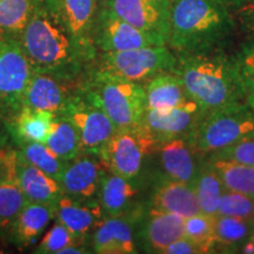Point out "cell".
<instances>
[{
	"label": "cell",
	"mask_w": 254,
	"mask_h": 254,
	"mask_svg": "<svg viewBox=\"0 0 254 254\" xmlns=\"http://www.w3.org/2000/svg\"><path fill=\"white\" fill-rule=\"evenodd\" d=\"M205 112L195 101L189 100L166 112L146 110L140 125L144 126L159 144L177 136L189 135L194 132Z\"/></svg>",
	"instance_id": "5bb4252c"
},
{
	"label": "cell",
	"mask_w": 254,
	"mask_h": 254,
	"mask_svg": "<svg viewBox=\"0 0 254 254\" xmlns=\"http://www.w3.org/2000/svg\"><path fill=\"white\" fill-rule=\"evenodd\" d=\"M163 254H200V251L192 241L183 237L167 246Z\"/></svg>",
	"instance_id": "f35d334b"
},
{
	"label": "cell",
	"mask_w": 254,
	"mask_h": 254,
	"mask_svg": "<svg viewBox=\"0 0 254 254\" xmlns=\"http://www.w3.org/2000/svg\"><path fill=\"white\" fill-rule=\"evenodd\" d=\"M46 146L63 160L69 161L82 153L77 129L68 120L56 116Z\"/></svg>",
	"instance_id": "4dcf8cb0"
},
{
	"label": "cell",
	"mask_w": 254,
	"mask_h": 254,
	"mask_svg": "<svg viewBox=\"0 0 254 254\" xmlns=\"http://www.w3.org/2000/svg\"><path fill=\"white\" fill-rule=\"evenodd\" d=\"M55 218V205L28 201L18 214L7 237L19 249H25L38 239Z\"/></svg>",
	"instance_id": "603a6c76"
},
{
	"label": "cell",
	"mask_w": 254,
	"mask_h": 254,
	"mask_svg": "<svg viewBox=\"0 0 254 254\" xmlns=\"http://www.w3.org/2000/svg\"><path fill=\"white\" fill-rule=\"evenodd\" d=\"M58 116L68 120L77 129L82 153L97 155L117 131L109 117L85 99L80 91Z\"/></svg>",
	"instance_id": "30bf717a"
},
{
	"label": "cell",
	"mask_w": 254,
	"mask_h": 254,
	"mask_svg": "<svg viewBox=\"0 0 254 254\" xmlns=\"http://www.w3.org/2000/svg\"><path fill=\"white\" fill-rule=\"evenodd\" d=\"M18 174L24 194L30 202L56 205L64 194L58 180L28 163L20 152L18 158Z\"/></svg>",
	"instance_id": "d4e9b609"
},
{
	"label": "cell",
	"mask_w": 254,
	"mask_h": 254,
	"mask_svg": "<svg viewBox=\"0 0 254 254\" xmlns=\"http://www.w3.org/2000/svg\"><path fill=\"white\" fill-rule=\"evenodd\" d=\"M192 185L194 187L200 212L208 215L217 214L225 186L217 170L212 166L207 158H205L200 165Z\"/></svg>",
	"instance_id": "484cf974"
},
{
	"label": "cell",
	"mask_w": 254,
	"mask_h": 254,
	"mask_svg": "<svg viewBox=\"0 0 254 254\" xmlns=\"http://www.w3.org/2000/svg\"><path fill=\"white\" fill-rule=\"evenodd\" d=\"M185 238L198 247L200 254L215 253V233L213 215L200 213L185 218Z\"/></svg>",
	"instance_id": "1f68e13d"
},
{
	"label": "cell",
	"mask_w": 254,
	"mask_h": 254,
	"mask_svg": "<svg viewBox=\"0 0 254 254\" xmlns=\"http://www.w3.org/2000/svg\"><path fill=\"white\" fill-rule=\"evenodd\" d=\"M133 26L166 40L173 0H101Z\"/></svg>",
	"instance_id": "4fadbf2b"
},
{
	"label": "cell",
	"mask_w": 254,
	"mask_h": 254,
	"mask_svg": "<svg viewBox=\"0 0 254 254\" xmlns=\"http://www.w3.org/2000/svg\"><path fill=\"white\" fill-rule=\"evenodd\" d=\"M33 69L17 41L0 38V109H21V98Z\"/></svg>",
	"instance_id": "8fae6325"
},
{
	"label": "cell",
	"mask_w": 254,
	"mask_h": 254,
	"mask_svg": "<svg viewBox=\"0 0 254 254\" xmlns=\"http://www.w3.org/2000/svg\"><path fill=\"white\" fill-rule=\"evenodd\" d=\"M253 135L254 110L244 100L206 113L193 132V140L206 158Z\"/></svg>",
	"instance_id": "5b68a950"
},
{
	"label": "cell",
	"mask_w": 254,
	"mask_h": 254,
	"mask_svg": "<svg viewBox=\"0 0 254 254\" xmlns=\"http://www.w3.org/2000/svg\"><path fill=\"white\" fill-rule=\"evenodd\" d=\"M155 153L159 155L164 174L192 185L201 165L198 161L200 153L194 145L193 133L160 142Z\"/></svg>",
	"instance_id": "d6986e66"
},
{
	"label": "cell",
	"mask_w": 254,
	"mask_h": 254,
	"mask_svg": "<svg viewBox=\"0 0 254 254\" xmlns=\"http://www.w3.org/2000/svg\"><path fill=\"white\" fill-rule=\"evenodd\" d=\"M18 158V151H0V237L8 236L18 214L28 202L19 182Z\"/></svg>",
	"instance_id": "2e32d148"
},
{
	"label": "cell",
	"mask_w": 254,
	"mask_h": 254,
	"mask_svg": "<svg viewBox=\"0 0 254 254\" xmlns=\"http://www.w3.org/2000/svg\"><path fill=\"white\" fill-rule=\"evenodd\" d=\"M92 39L98 53L167 45L166 40L163 38L142 31L124 20L112 9L104 5L103 1H100L95 14Z\"/></svg>",
	"instance_id": "ba28073f"
},
{
	"label": "cell",
	"mask_w": 254,
	"mask_h": 254,
	"mask_svg": "<svg viewBox=\"0 0 254 254\" xmlns=\"http://www.w3.org/2000/svg\"><path fill=\"white\" fill-rule=\"evenodd\" d=\"M146 110L166 112L192 100L187 94L183 81L174 72L155 75L144 84Z\"/></svg>",
	"instance_id": "cb8c5ba5"
},
{
	"label": "cell",
	"mask_w": 254,
	"mask_h": 254,
	"mask_svg": "<svg viewBox=\"0 0 254 254\" xmlns=\"http://www.w3.org/2000/svg\"><path fill=\"white\" fill-rule=\"evenodd\" d=\"M37 0H0V38L19 41Z\"/></svg>",
	"instance_id": "83f0119b"
},
{
	"label": "cell",
	"mask_w": 254,
	"mask_h": 254,
	"mask_svg": "<svg viewBox=\"0 0 254 254\" xmlns=\"http://www.w3.org/2000/svg\"><path fill=\"white\" fill-rule=\"evenodd\" d=\"M55 114L43 110L21 107L18 111L14 128L18 138L24 142H44L45 144L52 131Z\"/></svg>",
	"instance_id": "f1b7e54d"
},
{
	"label": "cell",
	"mask_w": 254,
	"mask_h": 254,
	"mask_svg": "<svg viewBox=\"0 0 254 254\" xmlns=\"http://www.w3.org/2000/svg\"><path fill=\"white\" fill-rule=\"evenodd\" d=\"M217 214L251 220L254 217V199L225 187Z\"/></svg>",
	"instance_id": "e575fe53"
},
{
	"label": "cell",
	"mask_w": 254,
	"mask_h": 254,
	"mask_svg": "<svg viewBox=\"0 0 254 254\" xmlns=\"http://www.w3.org/2000/svg\"><path fill=\"white\" fill-rule=\"evenodd\" d=\"M236 15L243 30L250 37L254 38V0H250L246 5L238 9Z\"/></svg>",
	"instance_id": "74e56055"
},
{
	"label": "cell",
	"mask_w": 254,
	"mask_h": 254,
	"mask_svg": "<svg viewBox=\"0 0 254 254\" xmlns=\"http://www.w3.org/2000/svg\"><path fill=\"white\" fill-rule=\"evenodd\" d=\"M101 0H46L84 64L97 57L92 30Z\"/></svg>",
	"instance_id": "9c48e42d"
},
{
	"label": "cell",
	"mask_w": 254,
	"mask_h": 254,
	"mask_svg": "<svg viewBox=\"0 0 254 254\" xmlns=\"http://www.w3.org/2000/svg\"><path fill=\"white\" fill-rule=\"evenodd\" d=\"M246 101L249 103L250 106L254 110V95H249V97L246 98Z\"/></svg>",
	"instance_id": "b9f144b4"
},
{
	"label": "cell",
	"mask_w": 254,
	"mask_h": 254,
	"mask_svg": "<svg viewBox=\"0 0 254 254\" xmlns=\"http://www.w3.org/2000/svg\"><path fill=\"white\" fill-rule=\"evenodd\" d=\"M215 252L239 253L240 247L252 234V225L247 219L215 214Z\"/></svg>",
	"instance_id": "4316f807"
},
{
	"label": "cell",
	"mask_w": 254,
	"mask_h": 254,
	"mask_svg": "<svg viewBox=\"0 0 254 254\" xmlns=\"http://www.w3.org/2000/svg\"><path fill=\"white\" fill-rule=\"evenodd\" d=\"M218 1L226 6L232 13H236L238 9L243 7L244 5H246L250 0H218Z\"/></svg>",
	"instance_id": "ab89813d"
},
{
	"label": "cell",
	"mask_w": 254,
	"mask_h": 254,
	"mask_svg": "<svg viewBox=\"0 0 254 254\" xmlns=\"http://www.w3.org/2000/svg\"><path fill=\"white\" fill-rule=\"evenodd\" d=\"M159 142L140 124L117 129L97 157L105 170L127 179H136L146 157L157 152Z\"/></svg>",
	"instance_id": "52a82bcc"
},
{
	"label": "cell",
	"mask_w": 254,
	"mask_h": 254,
	"mask_svg": "<svg viewBox=\"0 0 254 254\" xmlns=\"http://www.w3.org/2000/svg\"><path fill=\"white\" fill-rule=\"evenodd\" d=\"M236 26L233 13L218 0H173L167 46L176 55L222 49Z\"/></svg>",
	"instance_id": "7a4b0ae2"
},
{
	"label": "cell",
	"mask_w": 254,
	"mask_h": 254,
	"mask_svg": "<svg viewBox=\"0 0 254 254\" xmlns=\"http://www.w3.org/2000/svg\"><path fill=\"white\" fill-rule=\"evenodd\" d=\"M239 253L254 254V236L253 234H251V237L245 241V244L240 247Z\"/></svg>",
	"instance_id": "60d3db41"
},
{
	"label": "cell",
	"mask_w": 254,
	"mask_h": 254,
	"mask_svg": "<svg viewBox=\"0 0 254 254\" xmlns=\"http://www.w3.org/2000/svg\"><path fill=\"white\" fill-rule=\"evenodd\" d=\"M80 92L109 117L117 129L139 125L145 114L146 92L140 82L92 71Z\"/></svg>",
	"instance_id": "277c9868"
},
{
	"label": "cell",
	"mask_w": 254,
	"mask_h": 254,
	"mask_svg": "<svg viewBox=\"0 0 254 254\" xmlns=\"http://www.w3.org/2000/svg\"><path fill=\"white\" fill-rule=\"evenodd\" d=\"M86 241L87 239L77 238L64 225L57 222L43 237L34 252L38 254H59L65 247L75 244H85Z\"/></svg>",
	"instance_id": "836d02e7"
},
{
	"label": "cell",
	"mask_w": 254,
	"mask_h": 254,
	"mask_svg": "<svg viewBox=\"0 0 254 254\" xmlns=\"http://www.w3.org/2000/svg\"><path fill=\"white\" fill-rule=\"evenodd\" d=\"M105 167L95 154L81 153L67 161L59 178L64 194L79 200H95Z\"/></svg>",
	"instance_id": "e0dca14e"
},
{
	"label": "cell",
	"mask_w": 254,
	"mask_h": 254,
	"mask_svg": "<svg viewBox=\"0 0 254 254\" xmlns=\"http://www.w3.org/2000/svg\"><path fill=\"white\" fill-rule=\"evenodd\" d=\"M208 157L225 159V160L237 161V163L254 166V135L244 139L230 147L215 152L213 154H209Z\"/></svg>",
	"instance_id": "8d00e7d4"
},
{
	"label": "cell",
	"mask_w": 254,
	"mask_h": 254,
	"mask_svg": "<svg viewBox=\"0 0 254 254\" xmlns=\"http://www.w3.org/2000/svg\"><path fill=\"white\" fill-rule=\"evenodd\" d=\"M176 56L173 72L183 81L189 97L205 114L225 105L246 100L233 55L219 49Z\"/></svg>",
	"instance_id": "6da1fadb"
},
{
	"label": "cell",
	"mask_w": 254,
	"mask_h": 254,
	"mask_svg": "<svg viewBox=\"0 0 254 254\" xmlns=\"http://www.w3.org/2000/svg\"><path fill=\"white\" fill-rule=\"evenodd\" d=\"M138 192L135 179H127L105 170L98 190L97 200L105 217H118L136 207L134 200Z\"/></svg>",
	"instance_id": "7402d4cb"
},
{
	"label": "cell",
	"mask_w": 254,
	"mask_h": 254,
	"mask_svg": "<svg viewBox=\"0 0 254 254\" xmlns=\"http://www.w3.org/2000/svg\"><path fill=\"white\" fill-rule=\"evenodd\" d=\"M250 221H251V225H252V234L254 236V217L251 219Z\"/></svg>",
	"instance_id": "7bdbcfd3"
},
{
	"label": "cell",
	"mask_w": 254,
	"mask_h": 254,
	"mask_svg": "<svg viewBox=\"0 0 254 254\" xmlns=\"http://www.w3.org/2000/svg\"><path fill=\"white\" fill-rule=\"evenodd\" d=\"M150 207L157 211L176 213L183 218L200 213L193 185L178 182L164 173L155 178Z\"/></svg>",
	"instance_id": "ffe728a7"
},
{
	"label": "cell",
	"mask_w": 254,
	"mask_h": 254,
	"mask_svg": "<svg viewBox=\"0 0 254 254\" xmlns=\"http://www.w3.org/2000/svg\"><path fill=\"white\" fill-rule=\"evenodd\" d=\"M206 158L217 170L226 189L254 199V166L225 159Z\"/></svg>",
	"instance_id": "f546056e"
},
{
	"label": "cell",
	"mask_w": 254,
	"mask_h": 254,
	"mask_svg": "<svg viewBox=\"0 0 254 254\" xmlns=\"http://www.w3.org/2000/svg\"><path fill=\"white\" fill-rule=\"evenodd\" d=\"M184 220L185 218L176 213L148 207L142 215L141 226L136 234L139 247L146 253L163 254L167 246L185 237Z\"/></svg>",
	"instance_id": "ac0fdd59"
},
{
	"label": "cell",
	"mask_w": 254,
	"mask_h": 254,
	"mask_svg": "<svg viewBox=\"0 0 254 254\" xmlns=\"http://www.w3.org/2000/svg\"><path fill=\"white\" fill-rule=\"evenodd\" d=\"M145 212L140 207L118 217H105L91 234L92 252L97 254L138 253L136 224Z\"/></svg>",
	"instance_id": "7c38bea8"
},
{
	"label": "cell",
	"mask_w": 254,
	"mask_h": 254,
	"mask_svg": "<svg viewBox=\"0 0 254 254\" xmlns=\"http://www.w3.org/2000/svg\"><path fill=\"white\" fill-rule=\"evenodd\" d=\"M55 211L58 222L80 239H87L105 218L97 199L79 200L66 194L56 202Z\"/></svg>",
	"instance_id": "44dd1931"
},
{
	"label": "cell",
	"mask_w": 254,
	"mask_h": 254,
	"mask_svg": "<svg viewBox=\"0 0 254 254\" xmlns=\"http://www.w3.org/2000/svg\"><path fill=\"white\" fill-rule=\"evenodd\" d=\"M20 153L28 163L34 165L50 177L55 178L56 180H59L67 165V161L59 158L44 142H24Z\"/></svg>",
	"instance_id": "d6a6232c"
},
{
	"label": "cell",
	"mask_w": 254,
	"mask_h": 254,
	"mask_svg": "<svg viewBox=\"0 0 254 254\" xmlns=\"http://www.w3.org/2000/svg\"><path fill=\"white\" fill-rule=\"evenodd\" d=\"M91 64H94L95 72L141 84L160 73L173 72L177 56L167 45L147 46L98 53Z\"/></svg>",
	"instance_id": "8992f818"
},
{
	"label": "cell",
	"mask_w": 254,
	"mask_h": 254,
	"mask_svg": "<svg viewBox=\"0 0 254 254\" xmlns=\"http://www.w3.org/2000/svg\"><path fill=\"white\" fill-rule=\"evenodd\" d=\"M71 81V79L33 71L21 98V107L47 111L58 116L77 95L73 93Z\"/></svg>",
	"instance_id": "9a60e30c"
},
{
	"label": "cell",
	"mask_w": 254,
	"mask_h": 254,
	"mask_svg": "<svg viewBox=\"0 0 254 254\" xmlns=\"http://www.w3.org/2000/svg\"><path fill=\"white\" fill-rule=\"evenodd\" d=\"M233 56L246 95H254V38L250 37L241 43Z\"/></svg>",
	"instance_id": "d590c367"
},
{
	"label": "cell",
	"mask_w": 254,
	"mask_h": 254,
	"mask_svg": "<svg viewBox=\"0 0 254 254\" xmlns=\"http://www.w3.org/2000/svg\"><path fill=\"white\" fill-rule=\"evenodd\" d=\"M18 44L34 72L74 80L85 65L46 0H37Z\"/></svg>",
	"instance_id": "3957f363"
}]
</instances>
